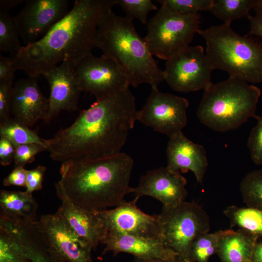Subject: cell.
Instances as JSON below:
<instances>
[{"instance_id":"b9f144b4","label":"cell","mask_w":262,"mask_h":262,"mask_svg":"<svg viewBox=\"0 0 262 262\" xmlns=\"http://www.w3.org/2000/svg\"><path fill=\"white\" fill-rule=\"evenodd\" d=\"M252 262H262V241L257 243L254 247Z\"/></svg>"},{"instance_id":"6da1fadb","label":"cell","mask_w":262,"mask_h":262,"mask_svg":"<svg viewBox=\"0 0 262 262\" xmlns=\"http://www.w3.org/2000/svg\"><path fill=\"white\" fill-rule=\"evenodd\" d=\"M137 110L129 88L96 100L69 127L45 139L51 158L95 160L121 153L133 129Z\"/></svg>"},{"instance_id":"8d00e7d4","label":"cell","mask_w":262,"mask_h":262,"mask_svg":"<svg viewBox=\"0 0 262 262\" xmlns=\"http://www.w3.org/2000/svg\"><path fill=\"white\" fill-rule=\"evenodd\" d=\"M16 70L10 56L4 57L0 53V82L14 83Z\"/></svg>"},{"instance_id":"f35d334b","label":"cell","mask_w":262,"mask_h":262,"mask_svg":"<svg viewBox=\"0 0 262 262\" xmlns=\"http://www.w3.org/2000/svg\"><path fill=\"white\" fill-rule=\"evenodd\" d=\"M246 17L250 22V30L246 35L247 36L257 35L262 38V13L255 12V14L251 16L248 14Z\"/></svg>"},{"instance_id":"44dd1931","label":"cell","mask_w":262,"mask_h":262,"mask_svg":"<svg viewBox=\"0 0 262 262\" xmlns=\"http://www.w3.org/2000/svg\"><path fill=\"white\" fill-rule=\"evenodd\" d=\"M0 229L12 237L32 262H53L36 221L0 215Z\"/></svg>"},{"instance_id":"cb8c5ba5","label":"cell","mask_w":262,"mask_h":262,"mask_svg":"<svg viewBox=\"0 0 262 262\" xmlns=\"http://www.w3.org/2000/svg\"><path fill=\"white\" fill-rule=\"evenodd\" d=\"M231 227H237L262 239V212L251 207L231 205L224 211Z\"/></svg>"},{"instance_id":"7bdbcfd3","label":"cell","mask_w":262,"mask_h":262,"mask_svg":"<svg viewBox=\"0 0 262 262\" xmlns=\"http://www.w3.org/2000/svg\"><path fill=\"white\" fill-rule=\"evenodd\" d=\"M253 9L255 12L262 13V0H257L256 4Z\"/></svg>"},{"instance_id":"484cf974","label":"cell","mask_w":262,"mask_h":262,"mask_svg":"<svg viewBox=\"0 0 262 262\" xmlns=\"http://www.w3.org/2000/svg\"><path fill=\"white\" fill-rule=\"evenodd\" d=\"M0 136L9 140L14 146L36 144L46 147L45 139L40 137L35 131L11 117L0 123Z\"/></svg>"},{"instance_id":"9a60e30c","label":"cell","mask_w":262,"mask_h":262,"mask_svg":"<svg viewBox=\"0 0 262 262\" xmlns=\"http://www.w3.org/2000/svg\"><path fill=\"white\" fill-rule=\"evenodd\" d=\"M187 180L180 171H174L166 167L149 170L141 178L138 185L131 187L130 193L138 200L143 196L152 197L171 208L185 201L188 195Z\"/></svg>"},{"instance_id":"4316f807","label":"cell","mask_w":262,"mask_h":262,"mask_svg":"<svg viewBox=\"0 0 262 262\" xmlns=\"http://www.w3.org/2000/svg\"><path fill=\"white\" fill-rule=\"evenodd\" d=\"M19 33L14 17L9 11L0 9V50L16 57L22 46L19 41Z\"/></svg>"},{"instance_id":"5bb4252c","label":"cell","mask_w":262,"mask_h":262,"mask_svg":"<svg viewBox=\"0 0 262 262\" xmlns=\"http://www.w3.org/2000/svg\"><path fill=\"white\" fill-rule=\"evenodd\" d=\"M137 201L134 199L130 201L124 200L113 209L97 212L108 232L126 234L163 243L157 214L144 213L136 206Z\"/></svg>"},{"instance_id":"60d3db41","label":"cell","mask_w":262,"mask_h":262,"mask_svg":"<svg viewBox=\"0 0 262 262\" xmlns=\"http://www.w3.org/2000/svg\"><path fill=\"white\" fill-rule=\"evenodd\" d=\"M22 0H0V9L9 11L11 9L22 3Z\"/></svg>"},{"instance_id":"7402d4cb","label":"cell","mask_w":262,"mask_h":262,"mask_svg":"<svg viewBox=\"0 0 262 262\" xmlns=\"http://www.w3.org/2000/svg\"><path fill=\"white\" fill-rule=\"evenodd\" d=\"M259 239L242 229H227L220 238L216 253L221 262H252L254 247Z\"/></svg>"},{"instance_id":"ac0fdd59","label":"cell","mask_w":262,"mask_h":262,"mask_svg":"<svg viewBox=\"0 0 262 262\" xmlns=\"http://www.w3.org/2000/svg\"><path fill=\"white\" fill-rule=\"evenodd\" d=\"M56 195L62 203L56 213L80 238L93 248L106 237L108 231L97 212L82 208L74 203L66 195L58 181L55 184Z\"/></svg>"},{"instance_id":"d4e9b609","label":"cell","mask_w":262,"mask_h":262,"mask_svg":"<svg viewBox=\"0 0 262 262\" xmlns=\"http://www.w3.org/2000/svg\"><path fill=\"white\" fill-rule=\"evenodd\" d=\"M257 0H213L210 12L222 20L224 24L230 25L232 21L249 14L254 9Z\"/></svg>"},{"instance_id":"836d02e7","label":"cell","mask_w":262,"mask_h":262,"mask_svg":"<svg viewBox=\"0 0 262 262\" xmlns=\"http://www.w3.org/2000/svg\"><path fill=\"white\" fill-rule=\"evenodd\" d=\"M14 83L0 82V123L7 121L11 117L10 104Z\"/></svg>"},{"instance_id":"f546056e","label":"cell","mask_w":262,"mask_h":262,"mask_svg":"<svg viewBox=\"0 0 262 262\" xmlns=\"http://www.w3.org/2000/svg\"><path fill=\"white\" fill-rule=\"evenodd\" d=\"M157 2L176 13L190 14L210 11L213 0H158Z\"/></svg>"},{"instance_id":"3957f363","label":"cell","mask_w":262,"mask_h":262,"mask_svg":"<svg viewBox=\"0 0 262 262\" xmlns=\"http://www.w3.org/2000/svg\"><path fill=\"white\" fill-rule=\"evenodd\" d=\"M134 161L121 152L95 160H70L62 163L59 181L67 197L93 212L117 206L130 193Z\"/></svg>"},{"instance_id":"52a82bcc","label":"cell","mask_w":262,"mask_h":262,"mask_svg":"<svg viewBox=\"0 0 262 262\" xmlns=\"http://www.w3.org/2000/svg\"><path fill=\"white\" fill-rule=\"evenodd\" d=\"M200 23L198 14H179L161 5L147 23L144 38L153 56L167 61L189 46Z\"/></svg>"},{"instance_id":"d6a6232c","label":"cell","mask_w":262,"mask_h":262,"mask_svg":"<svg viewBox=\"0 0 262 262\" xmlns=\"http://www.w3.org/2000/svg\"><path fill=\"white\" fill-rule=\"evenodd\" d=\"M252 129L247 142V147L253 162L257 165L262 164V116Z\"/></svg>"},{"instance_id":"d590c367","label":"cell","mask_w":262,"mask_h":262,"mask_svg":"<svg viewBox=\"0 0 262 262\" xmlns=\"http://www.w3.org/2000/svg\"><path fill=\"white\" fill-rule=\"evenodd\" d=\"M27 170L24 167H15L3 180V185L5 186L13 185L26 187Z\"/></svg>"},{"instance_id":"277c9868","label":"cell","mask_w":262,"mask_h":262,"mask_svg":"<svg viewBox=\"0 0 262 262\" xmlns=\"http://www.w3.org/2000/svg\"><path fill=\"white\" fill-rule=\"evenodd\" d=\"M95 48L113 60L136 87L146 83L152 88L164 80V70L150 52L144 38L137 32L133 19L121 16L111 9L102 16L95 38Z\"/></svg>"},{"instance_id":"4dcf8cb0","label":"cell","mask_w":262,"mask_h":262,"mask_svg":"<svg viewBox=\"0 0 262 262\" xmlns=\"http://www.w3.org/2000/svg\"><path fill=\"white\" fill-rule=\"evenodd\" d=\"M125 11L126 16L138 19L142 23L146 24L149 13L157 9L151 0H116Z\"/></svg>"},{"instance_id":"ba28073f","label":"cell","mask_w":262,"mask_h":262,"mask_svg":"<svg viewBox=\"0 0 262 262\" xmlns=\"http://www.w3.org/2000/svg\"><path fill=\"white\" fill-rule=\"evenodd\" d=\"M157 215L164 244L180 259L191 260L194 240L210 230V218L205 211L195 202L184 201L173 207L163 206Z\"/></svg>"},{"instance_id":"74e56055","label":"cell","mask_w":262,"mask_h":262,"mask_svg":"<svg viewBox=\"0 0 262 262\" xmlns=\"http://www.w3.org/2000/svg\"><path fill=\"white\" fill-rule=\"evenodd\" d=\"M15 151L14 144L6 138L0 136V163L2 165H9L14 161Z\"/></svg>"},{"instance_id":"f1b7e54d","label":"cell","mask_w":262,"mask_h":262,"mask_svg":"<svg viewBox=\"0 0 262 262\" xmlns=\"http://www.w3.org/2000/svg\"><path fill=\"white\" fill-rule=\"evenodd\" d=\"M226 231L208 232L199 235L192 244L190 259L194 262H208L211 256L216 253L219 240Z\"/></svg>"},{"instance_id":"2e32d148","label":"cell","mask_w":262,"mask_h":262,"mask_svg":"<svg viewBox=\"0 0 262 262\" xmlns=\"http://www.w3.org/2000/svg\"><path fill=\"white\" fill-rule=\"evenodd\" d=\"M75 66L74 63L65 60L43 74L50 88L49 109L45 123L51 121L63 111L77 110L81 91L75 76Z\"/></svg>"},{"instance_id":"e575fe53","label":"cell","mask_w":262,"mask_h":262,"mask_svg":"<svg viewBox=\"0 0 262 262\" xmlns=\"http://www.w3.org/2000/svg\"><path fill=\"white\" fill-rule=\"evenodd\" d=\"M46 170V167L41 165H38L32 170H27L26 186L27 192L33 194L34 191L42 189Z\"/></svg>"},{"instance_id":"ab89813d","label":"cell","mask_w":262,"mask_h":262,"mask_svg":"<svg viewBox=\"0 0 262 262\" xmlns=\"http://www.w3.org/2000/svg\"><path fill=\"white\" fill-rule=\"evenodd\" d=\"M132 262H194L191 260H185L180 258L176 260H165L162 259H142L134 258Z\"/></svg>"},{"instance_id":"7a4b0ae2","label":"cell","mask_w":262,"mask_h":262,"mask_svg":"<svg viewBox=\"0 0 262 262\" xmlns=\"http://www.w3.org/2000/svg\"><path fill=\"white\" fill-rule=\"evenodd\" d=\"M115 5L116 0H76L45 36L22 46L17 55L12 57L15 69L29 77H39L65 60L76 65L95 48L99 21Z\"/></svg>"},{"instance_id":"8fae6325","label":"cell","mask_w":262,"mask_h":262,"mask_svg":"<svg viewBox=\"0 0 262 262\" xmlns=\"http://www.w3.org/2000/svg\"><path fill=\"white\" fill-rule=\"evenodd\" d=\"M151 89L146 104L136 112V121L169 137L182 131L187 123L188 100Z\"/></svg>"},{"instance_id":"ffe728a7","label":"cell","mask_w":262,"mask_h":262,"mask_svg":"<svg viewBox=\"0 0 262 262\" xmlns=\"http://www.w3.org/2000/svg\"><path fill=\"white\" fill-rule=\"evenodd\" d=\"M101 243L105 245L103 254L111 251L114 255L123 252L142 259L180 258L178 254L161 242L126 234L108 232Z\"/></svg>"},{"instance_id":"4fadbf2b","label":"cell","mask_w":262,"mask_h":262,"mask_svg":"<svg viewBox=\"0 0 262 262\" xmlns=\"http://www.w3.org/2000/svg\"><path fill=\"white\" fill-rule=\"evenodd\" d=\"M68 0H26L14 19L25 46L34 43L69 11Z\"/></svg>"},{"instance_id":"30bf717a","label":"cell","mask_w":262,"mask_h":262,"mask_svg":"<svg viewBox=\"0 0 262 262\" xmlns=\"http://www.w3.org/2000/svg\"><path fill=\"white\" fill-rule=\"evenodd\" d=\"M213 68L202 46H189L166 61L164 81L174 90L183 93L204 90L211 82Z\"/></svg>"},{"instance_id":"9c48e42d","label":"cell","mask_w":262,"mask_h":262,"mask_svg":"<svg viewBox=\"0 0 262 262\" xmlns=\"http://www.w3.org/2000/svg\"><path fill=\"white\" fill-rule=\"evenodd\" d=\"M75 76L81 92H89L96 100L129 88L130 82L117 64L103 55L92 52L79 60L75 67Z\"/></svg>"},{"instance_id":"d6986e66","label":"cell","mask_w":262,"mask_h":262,"mask_svg":"<svg viewBox=\"0 0 262 262\" xmlns=\"http://www.w3.org/2000/svg\"><path fill=\"white\" fill-rule=\"evenodd\" d=\"M166 154V167L174 171H191L201 183L208 165L204 147L196 144L180 132L169 137Z\"/></svg>"},{"instance_id":"e0dca14e","label":"cell","mask_w":262,"mask_h":262,"mask_svg":"<svg viewBox=\"0 0 262 262\" xmlns=\"http://www.w3.org/2000/svg\"><path fill=\"white\" fill-rule=\"evenodd\" d=\"M38 78L20 79L14 82L11 91V115L16 120L30 128L40 120L45 122L49 109V98L42 93Z\"/></svg>"},{"instance_id":"8992f818","label":"cell","mask_w":262,"mask_h":262,"mask_svg":"<svg viewBox=\"0 0 262 262\" xmlns=\"http://www.w3.org/2000/svg\"><path fill=\"white\" fill-rule=\"evenodd\" d=\"M204 38L206 54L213 69L227 72L248 83L262 82V44L241 36L230 25L223 24L199 29Z\"/></svg>"},{"instance_id":"1f68e13d","label":"cell","mask_w":262,"mask_h":262,"mask_svg":"<svg viewBox=\"0 0 262 262\" xmlns=\"http://www.w3.org/2000/svg\"><path fill=\"white\" fill-rule=\"evenodd\" d=\"M15 147V167H24L27 164L32 163L34 161L36 155L47 150L46 147L36 144L20 145Z\"/></svg>"},{"instance_id":"83f0119b","label":"cell","mask_w":262,"mask_h":262,"mask_svg":"<svg viewBox=\"0 0 262 262\" xmlns=\"http://www.w3.org/2000/svg\"><path fill=\"white\" fill-rule=\"evenodd\" d=\"M240 190L244 202L247 207L262 212V170H256L243 179Z\"/></svg>"},{"instance_id":"7c38bea8","label":"cell","mask_w":262,"mask_h":262,"mask_svg":"<svg viewBox=\"0 0 262 262\" xmlns=\"http://www.w3.org/2000/svg\"><path fill=\"white\" fill-rule=\"evenodd\" d=\"M53 262H93V248L56 213L36 221Z\"/></svg>"},{"instance_id":"5b68a950","label":"cell","mask_w":262,"mask_h":262,"mask_svg":"<svg viewBox=\"0 0 262 262\" xmlns=\"http://www.w3.org/2000/svg\"><path fill=\"white\" fill-rule=\"evenodd\" d=\"M261 95L256 86L237 77L212 82L204 90L196 115L200 122L211 130L226 132L240 127L256 114Z\"/></svg>"},{"instance_id":"603a6c76","label":"cell","mask_w":262,"mask_h":262,"mask_svg":"<svg viewBox=\"0 0 262 262\" xmlns=\"http://www.w3.org/2000/svg\"><path fill=\"white\" fill-rule=\"evenodd\" d=\"M0 214L28 221H35L38 205L32 194L2 190L0 192Z\"/></svg>"}]
</instances>
